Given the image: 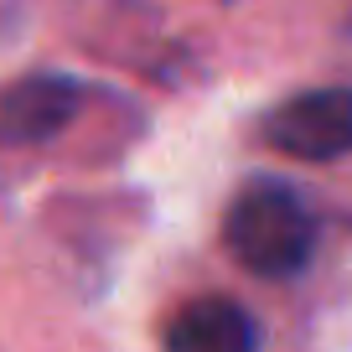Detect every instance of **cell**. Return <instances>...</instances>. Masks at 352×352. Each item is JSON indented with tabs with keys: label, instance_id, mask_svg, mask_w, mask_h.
I'll return each mask as SVG.
<instances>
[{
	"label": "cell",
	"instance_id": "obj_1",
	"mask_svg": "<svg viewBox=\"0 0 352 352\" xmlns=\"http://www.w3.org/2000/svg\"><path fill=\"white\" fill-rule=\"evenodd\" d=\"M311 243H316V223H311L306 202L275 182L243 187L223 212V249L264 280L296 275L311 259Z\"/></svg>",
	"mask_w": 352,
	"mask_h": 352
},
{
	"label": "cell",
	"instance_id": "obj_2",
	"mask_svg": "<svg viewBox=\"0 0 352 352\" xmlns=\"http://www.w3.org/2000/svg\"><path fill=\"white\" fill-rule=\"evenodd\" d=\"M264 140L296 161H337L352 151V88H311L264 114Z\"/></svg>",
	"mask_w": 352,
	"mask_h": 352
},
{
	"label": "cell",
	"instance_id": "obj_3",
	"mask_svg": "<svg viewBox=\"0 0 352 352\" xmlns=\"http://www.w3.org/2000/svg\"><path fill=\"white\" fill-rule=\"evenodd\" d=\"M78 109H83V83L57 78V73L26 78V83H16L0 99V140L6 145H42L52 135H63L78 120Z\"/></svg>",
	"mask_w": 352,
	"mask_h": 352
},
{
	"label": "cell",
	"instance_id": "obj_4",
	"mask_svg": "<svg viewBox=\"0 0 352 352\" xmlns=\"http://www.w3.org/2000/svg\"><path fill=\"white\" fill-rule=\"evenodd\" d=\"M259 342L254 316L228 296H202L187 311H176L166 327V347L171 352H249Z\"/></svg>",
	"mask_w": 352,
	"mask_h": 352
}]
</instances>
